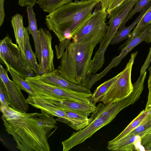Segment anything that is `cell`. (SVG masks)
Masks as SVG:
<instances>
[{"mask_svg": "<svg viewBox=\"0 0 151 151\" xmlns=\"http://www.w3.org/2000/svg\"><path fill=\"white\" fill-rule=\"evenodd\" d=\"M5 130L12 136L21 151H50L47 139L58 127L54 116L41 110L39 113L17 111L9 106H0Z\"/></svg>", "mask_w": 151, "mask_h": 151, "instance_id": "obj_1", "label": "cell"}, {"mask_svg": "<svg viewBox=\"0 0 151 151\" xmlns=\"http://www.w3.org/2000/svg\"><path fill=\"white\" fill-rule=\"evenodd\" d=\"M108 26L79 42H69L57 68L63 78L83 86L87 76L93 50L106 33Z\"/></svg>", "mask_w": 151, "mask_h": 151, "instance_id": "obj_2", "label": "cell"}, {"mask_svg": "<svg viewBox=\"0 0 151 151\" xmlns=\"http://www.w3.org/2000/svg\"><path fill=\"white\" fill-rule=\"evenodd\" d=\"M101 0L76 1L67 3L46 16L45 23L60 42L70 41L75 32L92 14Z\"/></svg>", "mask_w": 151, "mask_h": 151, "instance_id": "obj_3", "label": "cell"}, {"mask_svg": "<svg viewBox=\"0 0 151 151\" xmlns=\"http://www.w3.org/2000/svg\"><path fill=\"white\" fill-rule=\"evenodd\" d=\"M25 79L33 88L37 96L42 98L93 104L90 99L92 93L80 92L50 85L41 80L38 75L28 77Z\"/></svg>", "mask_w": 151, "mask_h": 151, "instance_id": "obj_4", "label": "cell"}, {"mask_svg": "<svg viewBox=\"0 0 151 151\" xmlns=\"http://www.w3.org/2000/svg\"><path fill=\"white\" fill-rule=\"evenodd\" d=\"M0 58L7 69H12L24 79L36 75L30 67L18 45L13 43L8 36L0 41Z\"/></svg>", "mask_w": 151, "mask_h": 151, "instance_id": "obj_5", "label": "cell"}, {"mask_svg": "<svg viewBox=\"0 0 151 151\" xmlns=\"http://www.w3.org/2000/svg\"><path fill=\"white\" fill-rule=\"evenodd\" d=\"M138 51L132 53L124 68L118 74V76L109 89L100 99L104 104L119 102L128 96L133 90L131 76L132 67Z\"/></svg>", "mask_w": 151, "mask_h": 151, "instance_id": "obj_6", "label": "cell"}, {"mask_svg": "<svg viewBox=\"0 0 151 151\" xmlns=\"http://www.w3.org/2000/svg\"><path fill=\"white\" fill-rule=\"evenodd\" d=\"M117 114L111 113L97 117L83 129L77 132H73L69 138L62 142L63 151H68L84 142L97 131L111 122Z\"/></svg>", "mask_w": 151, "mask_h": 151, "instance_id": "obj_7", "label": "cell"}, {"mask_svg": "<svg viewBox=\"0 0 151 151\" xmlns=\"http://www.w3.org/2000/svg\"><path fill=\"white\" fill-rule=\"evenodd\" d=\"M96 7L93 13L75 32L72 37V41L77 42L84 40L108 26L106 23L108 15L106 10L101 8L100 2Z\"/></svg>", "mask_w": 151, "mask_h": 151, "instance_id": "obj_8", "label": "cell"}, {"mask_svg": "<svg viewBox=\"0 0 151 151\" xmlns=\"http://www.w3.org/2000/svg\"><path fill=\"white\" fill-rule=\"evenodd\" d=\"M0 78L6 88L9 101V106L17 111L27 113L28 104L16 83L9 78L7 71L0 65Z\"/></svg>", "mask_w": 151, "mask_h": 151, "instance_id": "obj_9", "label": "cell"}, {"mask_svg": "<svg viewBox=\"0 0 151 151\" xmlns=\"http://www.w3.org/2000/svg\"><path fill=\"white\" fill-rule=\"evenodd\" d=\"M39 31L41 52V60L39 64V75L41 76L55 69L53 63L54 55L52 46L51 35L46 29L40 28Z\"/></svg>", "mask_w": 151, "mask_h": 151, "instance_id": "obj_10", "label": "cell"}, {"mask_svg": "<svg viewBox=\"0 0 151 151\" xmlns=\"http://www.w3.org/2000/svg\"><path fill=\"white\" fill-rule=\"evenodd\" d=\"M137 0L124 2L107 15L109 18L107 29L116 33L119 27L134 6Z\"/></svg>", "mask_w": 151, "mask_h": 151, "instance_id": "obj_11", "label": "cell"}, {"mask_svg": "<svg viewBox=\"0 0 151 151\" xmlns=\"http://www.w3.org/2000/svg\"><path fill=\"white\" fill-rule=\"evenodd\" d=\"M40 78L43 82L51 85L80 92L92 93L90 90L72 83L63 78L57 69L51 72L43 74L40 76Z\"/></svg>", "mask_w": 151, "mask_h": 151, "instance_id": "obj_12", "label": "cell"}, {"mask_svg": "<svg viewBox=\"0 0 151 151\" xmlns=\"http://www.w3.org/2000/svg\"><path fill=\"white\" fill-rule=\"evenodd\" d=\"M27 103L32 106L46 112L54 116L68 119L69 118L63 110L55 105L49 100L38 96L29 95L26 99Z\"/></svg>", "mask_w": 151, "mask_h": 151, "instance_id": "obj_13", "label": "cell"}, {"mask_svg": "<svg viewBox=\"0 0 151 151\" xmlns=\"http://www.w3.org/2000/svg\"><path fill=\"white\" fill-rule=\"evenodd\" d=\"M49 100L62 109H69L87 116L94 112L96 109V106L93 104H87L65 100Z\"/></svg>", "mask_w": 151, "mask_h": 151, "instance_id": "obj_14", "label": "cell"}, {"mask_svg": "<svg viewBox=\"0 0 151 151\" xmlns=\"http://www.w3.org/2000/svg\"><path fill=\"white\" fill-rule=\"evenodd\" d=\"M33 6H26V11L28 20L27 27L29 34H31L33 38L35 47V55L38 58L39 64L41 60V52L40 42L39 30L38 29L35 14L34 12Z\"/></svg>", "mask_w": 151, "mask_h": 151, "instance_id": "obj_15", "label": "cell"}, {"mask_svg": "<svg viewBox=\"0 0 151 151\" xmlns=\"http://www.w3.org/2000/svg\"><path fill=\"white\" fill-rule=\"evenodd\" d=\"M68 117L69 119L58 117L56 121L64 123L76 131H80L92 122L91 118L68 109H62Z\"/></svg>", "mask_w": 151, "mask_h": 151, "instance_id": "obj_16", "label": "cell"}, {"mask_svg": "<svg viewBox=\"0 0 151 151\" xmlns=\"http://www.w3.org/2000/svg\"><path fill=\"white\" fill-rule=\"evenodd\" d=\"M147 43L151 42V23L138 35L130 40L121 50L119 55L117 56L121 61L135 47L142 42Z\"/></svg>", "mask_w": 151, "mask_h": 151, "instance_id": "obj_17", "label": "cell"}, {"mask_svg": "<svg viewBox=\"0 0 151 151\" xmlns=\"http://www.w3.org/2000/svg\"><path fill=\"white\" fill-rule=\"evenodd\" d=\"M17 44L21 50L24 57L26 58L24 50V27L22 16L17 13L12 17L11 21Z\"/></svg>", "mask_w": 151, "mask_h": 151, "instance_id": "obj_18", "label": "cell"}, {"mask_svg": "<svg viewBox=\"0 0 151 151\" xmlns=\"http://www.w3.org/2000/svg\"><path fill=\"white\" fill-rule=\"evenodd\" d=\"M24 54L29 65L36 75H39V64L32 49L27 27H24Z\"/></svg>", "mask_w": 151, "mask_h": 151, "instance_id": "obj_19", "label": "cell"}, {"mask_svg": "<svg viewBox=\"0 0 151 151\" xmlns=\"http://www.w3.org/2000/svg\"><path fill=\"white\" fill-rule=\"evenodd\" d=\"M151 23V4L139 21L131 33L126 41L119 47L121 50L130 40L138 35Z\"/></svg>", "mask_w": 151, "mask_h": 151, "instance_id": "obj_20", "label": "cell"}, {"mask_svg": "<svg viewBox=\"0 0 151 151\" xmlns=\"http://www.w3.org/2000/svg\"><path fill=\"white\" fill-rule=\"evenodd\" d=\"M151 4V2L140 12L138 16L130 25L125 27L119 32H116L111 40L110 44L115 45L127 39L131 32L132 29L137 24L143 17L146 11Z\"/></svg>", "mask_w": 151, "mask_h": 151, "instance_id": "obj_21", "label": "cell"}, {"mask_svg": "<svg viewBox=\"0 0 151 151\" xmlns=\"http://www.w3.org/2000/svg\"><path fill=\"white\" fill-rule=\"evenodd\" d=\"M151 110H144L135 117L118 135L115 138L108 142L112 143L125 136L137 127Z\"/></svg>", "mask_w": 151, "mask_h": 151, "instance_id": "obj_22", "label": "cell"}, {"mask_svg": "<svg viewBox=\"0 0 151 151\" xmlns=\"http://www.w3.org/2000/svg\"><path fill=\"white\" fill-rule=\"evenodd\" d=\"M72 0H37L36 4L45 12L50 13Z\"/></svg>", "mask_w": 151, "mask_h": 151, "instance_id": "obj_23", "label": "cell"}, {"mask_svg": "<svg viewBox=\"0 0 151 151\" xmlns=\"http://www.w3.org/2000/svg\"><path fill=\"white\" fill-rule=\"evenodd\" d=\"M7 71L9 72L13 81L16 83L20 90L26 91L31 96H37L33 88L25 79L11 69H7Z\"/></svg>", "mask_w": 151, "mask_h": 151, "instance_id": "obj_24", "label": "cell"}, {"mask_svg": "<svg viewBox=\"0 0 151 151\" xmlns=\"http://www.w3.org/2000/svg\"><path fill=\"white\" fill-rule=\"evenodd\" d=\"M118 75L107 80L99 86L95 90L90 97L94 104L99 102L101 98L106 93L118 76Z\"/></svg>", "mask_w": 151, "mask_h": 151, "instance_id": "obj_25", "label": "cell"}, {"mask_svg": "<svg viewBox=\"0 0 151 151\" xmlns=\"http://www.w3.org/2000/svg\"><path fill=\"white\" fill-rule=\"evenodd\" d=\"M151 2V0H137L134 6L120 25L117 32H119L125 28V24L127 22L131 19L136 13L142 11Z\"/></svg>", "mask_w": 151, "mask_h": 151, "instance_id": "obj_26", "label": "cell"}, {"mask_svg": "<svg viewBox=\"0 0 151 151\" xmlns=\"http://www.w3.org/2000/svg\"><path fill=\"white\" fill-rule=\"evenodd\" d=\"M0 106H9L8 95L6 87L0 79Z\"/></svg>", "mask_w": 151, "mask_h": 151, "instance_id": "obj_27", "label": "cell"}, {"mask_svg": "<svg viewBox=\"0 0 151 151\" xmlns=\"http://www.w3.org/2000/svg\"><path fill=\"white\" fill-rule=\"evenodd\" d=\"M140 143L145 149L151 148V131L141 138Z\"/></svg>", "mask_w": 151, "mask_h": 151, "instance_id": "obj_28", "label": "cell"}, {"mask_svg": "<svg viewBox=\"0 0 151 151\" xmlns=\"http://www.w3.org/2000/svg\"><path fill=\"white\" fill-rule=\"evenodd\" d=\"M126 0H109L106 12L108 15L113 10L122 4Z\"/></svg>", "mask_w": 151, "mask_h": 151, "instance_id": "obj_29", "label": "cell"}, {"mask_svg": "<svg viewBox=\"0 0 151 151\" xmlns=\"http://www.w3.org/2000/svg\"><path fill=\"white\" fill-rule=\"evenodd\" d=\"M148 94L145 110H151V76H149L147 83Z\"/></svg>", "mask_w": 151, "mask_h": 151, "instance_id": "obj_30", "label": "cell"}, {"mask_svg": "<svg viewBox=\"0 0 151 151\" xmlns=\"http://www.w3.org/2000/svg\"><path fill=\"white\" fill-rule=\"evenodd\" d=\"M151 62V47L149 48V52L144 64L142 66L140 74H142L146 71Z\"/></svg>", "mask_w": 151, "mask_h": 151, "instance_id": "obj_31", "label": "cell"}, {"mask_svg": "<svg viewBox=\"0 0 151 151\" xmlns=\"http://www.w3.org/2000/svg\"><path fill=\"white\" fill-rule=\"evenodd\" d=\"M4 0H0V27L3 24L5 17Z\"/></svg>", "mask_w": 151, "mask_h": 151, "instance_id": "obj_32", "label": "cell"}, {"mask_svg": "<svg viewBox=\"0 0 151 151\" xmlns=\"http://www.w3.org/2000/svg\"><path fill=\"white\" fill-rule=\"evenodd\" d=\"M37 0H18V4L21 6L28 5L34 6L36 4Z\"/></svg>", "mask_w": 151, "mask_h": 151, "instance_id": "obj_33", "label": "cell"}, {"mask_svg": "<svg viewBox=\"0 0 151 151\" xmlns=\"http://www.w3.org/2000/svg\"><path fill=\"white\" fill-rule=\"evenodd\" d=\"M109 0H101V8L106 10Z\"/></svg>", "mask_w": 151, "mask_h": 151, "instance_id": "obj_34", "label": "cell"}, {"mask_svg": "<svg viewBox=\"0 0 151 151\" xmlns=\"http://www.w3.org/2000/svg\"><path fill=\"white\" fill-rule=\"evenodd\" d=\"M148 70L149 72V76H151V66L148 68Z\"/></svg>", "mask_w": 151, "mask_h": 151, "instance_id": "obj_35", "label": "cell"}, {"mask_svg": "<svg viewBox=\"0 0 151 151\" xmlns=\"http://www.w3.org/2000/svg\"><path fill=\"white\" fill-rule=\"evenodd\" d=\"M136 0H126L124 2H129V1H136Z\"/></svg>", "mask_w": 151, "mask_h": 151, "instance_id": "obj_36", "label": "cell"}, {"mask_svg": "<svg viewBox=\"0 0 151 151\" xmlns=\"http://www.w3.org/2000/svg\"><path fill=\"white\" fill-rule=\"evenodd\" d=\"M147 150L149 151H151V148Z\"/></svg>", "mask_w": 151, "mask_h": 151, "instance_id": "obj_37", "label": "cell"}, {"mask_svg": "<svg viewBox=\"0 0 151 151\" xmlns=\"http://www.w3.org/2000/svg\"><path fill=\"white\" fill-rule=\"evenodd\" d=\"M86 0H81V1H86Z\"/></svg>", "mask_w": 151, "mask_h": 151, "instance_id": "obj_38", "label": "cell"}]
</instances>
